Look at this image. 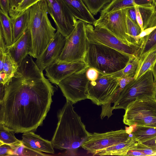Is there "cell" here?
<instances>
[{"mask_svg": "<svg viewBox=\"0 0 156 156\" xmlns=\"http://www.w3.org/2000/svg\"><path fill=\"white\" fill-rule=\"evenodd\" d=\"M32 57L27 55L5 85L0 100V125L15 133L36 131L42 125L55 87Z\"/></svg>", "mask_w": 156, "mask_h": 156, "instance_id": "cell-1", "label": "cell"}, {"mask_svg": "<svg viewBox=\"0 0 156 156\" xmlns=\"http://www.w3.org/2000/svg\"><path fill=\"white\" fill-rule=\"evenodd\" d=\"M73 104L66 100L58 112V122L51 141L55 148L74 151L81 147L91 133L74 111Z\"/></svg>", "mask_w": 156, "mask_h": 156, "instance_id": "cell-2", "label": "cell"}, {"mask_svg": "<svg viewBox=\"0 0 156 156\" xmlns=\"http://www.w3.org/2000/svg\"><path fill=\"white\" fill-rule=\"evenodd\" d=\"M28 28L31 38L29 55L37 58L43 52L53 38L56 29L48 16L46 0H41L30 7Z\"/></svg>", "mask_w": 156, "mask_h": 156, "instance_id": "cell-3", "label": "cell"}, {"mask_svg": "<svg viewBox=\"0 0 156 156\" xmlns=\"http://www.w3.org/2000/svg\"><path fill=\"white\" fill-rule=\"evenodd\" d=\"M133 58L114 48L87 40L83 60L88 67L95 69L100 73L111 74L122 69Z\"/></svg>", "mask_w": 156, "mask_h": 156, "instance_id": "cell-4", "label": "cell"}, {"mask_svg": "<svg viewBox=\"0 0 156 156\" xmlns=\"http://www.w3.org/2000/svg\"><path fill=\"white\" fill-rule=\"evenodd\" d=\"M119 82L115 74H105L99 72L98 78L89 81L87 88V99L98 105H102L101 115L102 119L112 114L110 105L119 88Z\"/></svg>", "mask_w": 156, "mask_h": 156, "instance_id": "cell-5", "label": "cell"}, {"mask_svg": "<svg viewBox=\"0 0 156 156\" xmlns=\"http://www.w3.org/2000/svg\"><path fill=\"white\" fill-rule=\"evenodd\" d=\"M111 110H125L129 104L137 99L156 98V86L151 69L136 80L128 83L116 96Z\"/></svg>", "mask_w": 156, "mask_h": 156, "instance_id": "cell-6", "label": "cell"}, {"mask_svg": "<svg viewBox=\"0 0 156 156\" xmlns=\"http://www.w3.org/2000/svg\"><path fill=\"white\" fill-rule=\"evenodd\" d=\"M125 110L123 121L125 125L156 127V98L137 99Z\"/></svg>", "mask_w": 156, "mask_h": 156, "instance_id": "cell-7", "label": "cell"}, {"mask_svg": "<svg viewBox=\"0 0 156 156\" xmlns=\"http://www.w3.org/2000/svg\"><path fill=\"white\" fill-rule=\"evenodd\" d=\"M87 24L80 20L76 21L74 29L66 37L65 45L59 56L55 62L59 63L83 60L87 48Z\"/></svg>", "mask_w": 156, "mask_h": 156, "instance_id": "cell-8", "label": "cell"}, {"mask_svg": "<svg viewBox=\"0 0 156 156\" xmlns=\"http://www.w3.org/2000/svg\"><path fill=\"white\" fill-rule=\"evenodd\" d=\"M86 31L87 40L108 46L126 54L132 58L137 56L140 47L124 43L105 28L93 27L87 24Z\"/></svg>", "mask_w": 156, "mask_h": 156, "instance_id": "cell-9", "label": "cell"}, {"mask_svg": "<svg viewBox=\"0 0 156 156\" xmlns=\"http://www.w3.org/2000/svg\"><path fill=\"white\" fill-rule=\"evenodd\" d=\"M131 133L126 129L111 131L103 133H91L81 147L93 155L100 151L127 140Z\"/></svg>", "mask_w": 156, "mask_h": 156, "instance_id": "cell-10", "label": "cell"}, {"mask_svg": "<svg viewBox=\"0 0 156 156\" xmlns=\"http://www.w3.org/2000/svg\"><path fill=\"white\" fill-rule=\"evenodd\" d=\"M87 68L68 76L58 85L66 100L74 104L87 99V88L89 80L86 75Z\"/></svg>", "mask_w": 156, "mask_h": 156, "instance_id": "cell-11", "label": "cell"}, {"mask_svg": "<svg viewBox=\"0 0 156 156\" xmlns=\"http://www.w3.org/2000/svg\"><path fill=\"white\" fill-rule=\"evenodd\" d=\"M128 8L100 16L95 22L94 27L105 28L124 43L129 46H134L132 44L128 34L126 21Z\"/></svg>", "mask_w": 156, "mask_h": 156, "instance_id": "cell-12", "label": "cell"}, {"mask_svg": "<svg viewBox=\"0 0 156 156\" xmlns=\"http://www.w3.org/2000/svg\"><path fill=\"white\" fill-rule=\"evenodd\" d=\"M47 12L54 20L57 31L67 37L74 29L77 19L62 0H46Z\"/></svg>", "mask_w": 156, "mask_h": 156, "instance_id": "cell-13", "label": "cell"}, {"mask_svg": "<svg viewBox=\"0 0 156 156\" xmlns=\"http://www.w3.org/2000/svg\"><path fill=\"white\" fill-rule=\"evenodd\" d=\"M88 67L83 60L70 62L58 63L54 62L45 69V76L50 82L58 85L68 76Z\"/></svg>", "mask_w": 156, "mask_h": 156, "instance_id": "cell-14", "label": "cell"}, {"mask_svg": "<svg viewBox=\"0 0 156 156\" xmlns=\"http://www.w3.org/2000/svg\"><path fill=\"white\" fill-rule=\"evenodd\" d=\"M66 37L58 31L43 52L35 62L38 68L43 71L59 56L65 45Z\"/></svg>", "mask_w": 156, "mask_h": 156, "instance_id": "cell-15", "label": "cell"}, {"mask_svg": "<svg viewBox=\"0 0 156 156\" xmlns=\"http://www.w3.org/2000/svg\"><path fill=\"white\" fill-rule=\"evenodd\" d=\"M31 38L28 28L11 45L8 46L7 51L18 65L29 55L31 47Z\"/></svg>", "mask_w": 156, "mask_h": 156, "instance_id": "cell-16", "label": "cell"}, {"mask_svg": "<svg viewBox=\"0 0 156 156\" xmlns=\"http://www.w3.org/2000/svg\"><path fill=\"white\" fill-rule=\"evenodd\" d=\"M21 140L25 146L36 151L54 153V147L51 141L42 138L34 132L23 133Z\"/></svg>", "mask_w": 156, "mask_h": 156, "instance_id": "cell-17", "label": "cell"}, {"mask_svg": "<svg viewBox=\"0 0 156 156\" xmlns=\"http://www.w3.org/2000/svg\"><path fill=\"white\" fill-rule=\"evenodd\" d=\"M151 28L152 30L148 35L140 38L141 45L137 56L142 59L148 54L156 50V13L151 16L144 30Z\"/></svg>", "mask_w": 156, "mask_h": 156, "instance_id": "cell-18", "label": "cell"}, {"mask_svg": "<svg viewBox=\"0 0 156 156\" xmlns=\"http://www.w3.org/2000/svg\"><path fill=\"white\" fill-rule=\"evenodd\" d=\"M72 15L77 19L94 25L96 20L82 0H62Z\"/></svg>", "mask_w": 156, "mask_h": 156, "instance_id": "cell-19", "label": "cell"}, {"mask_svg": "<svg viewBox=\"0 0 156 156\" xmlns=\"http://www.w3.org/2000/svg\"><path fill=\"white\" fill-rule=\"evenodd\" d=\"M148 0H112L101 11L100 16L131 7L145 6Z\"/></svg>", "mask_w": 156, "mask_h": 156, "instance_id": "cell-20", "label": "cell"}, {"mask_svg": "<svg viewBox=\"0 0 156 156\" xmlns=\"http://www.w3.org/2000/svg\"><path fill=\"white\" fill-rule=\"evenodd\" d=\"M30 19V13L28 9L16 17L11 18L12 25L13 43L15 42L27 29Z\"/></svg>", "mask_w": 156, "mask_h": 156, "instance_id": "cell-21", "label": "cell"}, {"mask_svg": "<svg viewBox=\"0 0 156 156\" xmlns=\"http://www.w3.org/2000/svg\"><path fill=\"white\" fill-rule=\"evenodd\" d=\"M136 142L131 133L130 137L127 140L102 150L95 155L125 156L126 152L131 149Z\"/></svg>", "mask_w": 156, "mask_h": 156, "instance_id": "cell-22", "label": "cell"}, {"mask_svg": "<svg viewBox=\"0 0 156 156\" xmlns=\"http://www.w3.org/2000/svg\"><path fill=\"white\" fill-rule=\"evenodd\" d=\"M128 130L136 142L141 143L156 136V127L145 126H129Z\"/></svg>", "mask_w": 156, "mask_h": 156, "instance_id": "cell-23", "label": "cell"}, {"mask_svg": "<svg viewBox=\"0 0 156 156\" xmlns=\"http://www.w3.org/2000/svg\"><path fill=\"white\" fill-rule=\"evenodd\" d=\"M0 31L4 37L6 44L9 46L13 44L12 25L11 18L0 9Z\"/></svg>", "mask_w": 156, "mask_h": 156, "instance_id": "cell-24", "label": "cell"}, {"mask_svg": "<svg viewBox=\"0 0 156 156\" xmlns=\"http://www.w3.org/2000/svg\"><path fill=\"white\" fill-rule=\"evenodd\" d=\"M156 61V50L150 53L143 59H140L134 79H138L150 69Z\"/></svg>", "mask_w": 156, "mask_h": 156, "instance_id": "cell-25", "label": "cell"}, {"mask_svg": "<svg viewBox=\"0 0 156 156\" xmlns=\"http://www.w3.org/2000/svg\"><path fill=\"white\" fill-rule=\"evenodd\" d=\"M19 66L7 51L4 59L2 71L0 72L5 74L7 82L13 76L17 71Z\"/></svg>", "mask_w": 156, "mask_h": 156, "instance_id": "cell-26", "label": "cell"}, {"mask_svg": "<svg viewBox=\"0 0 156 156\" xmlns=\"http://www.w3.org/2000/svg\"><path fill=\"white\" fill-rule=\"evenodd\" d=\"M14 133L0 125V145L6 144L15 147L21 144V140L15 137Z\"/></svg>", "mask_w": 156, "mask_h": 156, "instance_id": "cell-27", "label": "cell"}, {"mask_svg": "<svg viewBox=\"0 0 156 156\" xmlns=\"http://www.w3.org/2000/svg\"><path fill=\"white\" fill-rule=\"evenodd\" d=\"M126 21L128 36L132 44L134 46H140L137 44L136 37L141 32V29L138 25L132 21L127 16Z\"/></svg>", "mask_w": 156, "mask_h": 156, "instance_id": "cell-28", "label": "cell"}, {"mask_svg": "<svg viewBox=\"0 0 156 156\" xmlns=\"http://www.w3.org/2000/svg\"><path fill=\"white\" fill-rule=\"evenodd\" d=\"M82 0L91 13L93 15H96L112 0Z\"/></svg>", "mask_w": 156, "mask_h": 156, "instance_id": "cell-29", "label": "cell"}, {"mask_svg": "<svg viewBox=\"0 0 156 156\" xmlns=\"http://www.w3.org/2000/svg\"><path fill=\"white\" fill-rule=\"evenodd\" d=\"M139 60L138 56L130 59L125 68L119 71L120 76L134 77L138 68Z\"/></svg>", "mask_w": 156, "mask_h": 156, "instance_id": "cell-30", "label": "cell"}, {"mask_svg": "<svg viewBox=\"0 0 156 156\" xmlns=\"http://www.w3.org/2000/svg\"><path fill=\"white\" fill-rule=\"evenodd\" d=\"M47 155L42 152L37 151L31 149L25 146L22 143L14 147L12 156H37Z\"/></svg>", "mask_w": 156, "mask_h": 156, "instance_id": "cell-31", "label": "cell"}, {"mask_svg": "<svg viewBox=\"0 0 156 156\" xmlns=\"http://www.w3.org/2000/svg\"><path fill=\"white\" fill-rule=\"evenodd\" d=\"M138 7L143 21L144 29L154 13L153 6H138Z\"/></svg>", "mask_w": 156, "mask_h": 156, "instance_id": "cell-32", "label": "cell"}, {"mask_svg": "<svg viewBox=\"0 0 156 156\" xmlns=\"http://www.w3.org/2000/svg\"><path fill=\"white\" fill-rule=\"evenodd\" d=\"M130 150L138 151L143 153L146 156L156 155V151L137 142H136Z\"/></svg>", "mask_w": 156, "mask_h": 156, "instance_id": "cell-33", "label": "cell"}, {"mask_svg": "<svg viewBox=\"0 0 156 156\" xmlns=\"http://www.w3.org/2000/svg\"><path fill=\"white\" fill-rule=\"evenodd\" d=\"M2 33L0 31V72L2 71L5 56L7 48Z\"/></svg>", "mask_w": 156, "mask_h": 156, "instance_id": "cell-34", "label": "cell"}, {"mask_svg": "<svg viewBox=\"0 0 156 156\" xmlns=\"http://www.w3.org/2000/svg\"><path fill=\"white\" fill-rule=\"evenodd\" d=\"M23 0H9V14L11 18L16 17L19 6Z\"/></svg>", "mask_w": 156, "mask_h": 156, "instance_id": "cell-35", "label": "cell"}, {"mask_svg": "<svg viewBox=\"0 0 156 156\" xmlns=\"http://www.w3.org/2000/svg\"><path fill=\"white\" fill-rule=\"evenodd\" d=\"M40 0H23L18 9L16 16Z\"/></svg>", "mask_w": 156, "mask_h": 156, "instance_id": "cell-36", "label": "cell"}, {"mask_svg": "<svg viewBox=\"0 0 156 156\" xmlns=\"http://www.w3.org/2000/svg\"><path fill=\"white\" fill-rule=\"evenodd\" d=\"M14 147L6 144L0 145V156H12Z\"/></svg>", "mask_w": 156, "mask_h": 156, "instance_id": "cell-37", "label": "cell"}, {"mask_svg": "<svg viewBox=\"0 0 156 156\" xmlns=\"http://www.w3.org/2000/svg\"><path fill=\"white\" fill-rule=\"evenodd\" d=\"M99 72L95 69L88 67L86 72V75L89 81L95 80L98 77Z\"/></svg>", "mask_w": 156, "mask_h": 156, "instance_id": "cell-38", "label": "cell"}, {"mask_svg": "<svg viewBox=\"0 0 156 156\" xmlns=\"http://www.w3.org/2000/svg\"><path fill=\"white\" fill-rule=\"evenodd\" d=\"M119 85L118 93L128 83L134 79L133 77H129L123 76L117 77Z\"/></svg>", "mask_w": 156, "mask_h": 156, "instance_id": "cell-39", "label": "cell"}, {"mask_svg": "<svg viewBox=\"0 0 156 156\" xmlns=\"http://www.w3.org/2000/svg\"><path fill=\"white\" fill-rule=\"evenodd\" d=\"M127 16L134 23L138 25L136 16V13L135 6L128 8L127 11Z\"/></svg>", "mask_w": 156, "mask_h": 156, "instance_id": "cell-40", "label": "cell"}, {"mask_svg": "<svg viewBox=\"0 0 156 156\" xmlns=\"http://www.w3.org/2000/svg\"><path fill=\"white\" fill-rule=\"evenodd\" d=\"M140 143L156 151V136L152 139Z\"/></svg>", "mask_w": 156, "mask_h": 156, "instance_id": "cell-41", "label": "cell"}, {"mask_svg": "<svg viewBox=\"0 0 156 156\" xmlns=\"http://www.w3.org/2000/svg\"><path fill=\"white\" fill-rule=\"evenodd\" d=\"M0 10L5 14L8 15L9 0H0Z\"/></svg>", "mask_w": 156, "mask_h": 156, "instance_id": "cell-42", "label": "cell"}, {"mask_svg": "<svg viewBox=\"0 0 156 156\" xmlns=\"http://www.w3.org/2000/svg\"><path fill=\"white\" fill-rule=\"evenodd\" d=\"M136 16V20L138 24L140 27L142 31L144 30L143 23L140 13L139 10L138 6H135Z\"/></svg>", "mask_w": 156, "mask_h": 156, "instance_id": "cell-43", "label": "cell"}, {"mask_svg": "<svg viewBox=\"0 0 156 156\" xmlns=\"http://www.w3.org/2000/svg\"><path fill=\"white\" fill-rule=\"evenodd\" d=\"M125 156H145L143 153L137 150H130L126 153Z\"/></svg>", "mask_w": 156, "mask_h": 156, "instance_id": "cell-44", "label": "cell"}, {"mask_svg": "<svg viewBox=\"0 0 156 156\" xmlns=\"http://www.w3.org/2000/svg\"><path fill=\"white\" fill-rule=\"evenodd\" d=\"M154 79V82L156 86V61L150 69Z\"/></svg>", "mask_w": 156, "mask_h": 156, "instance_id": "cell-45", "label": "cell"}, {"mask_svg": "<svg viewBox=\"0 0 156 156\" xmlns=\"http://www.w3.org/2000/svg\"><path fill=\"white\" fill-rule=\"evenodd\" d=\"M153 6L154 13H156V0H154Z\"/></svg>", "mask_w": 156, "mask_h": 156, "instance_id": "cell-46", "label": "cell"}]
</instances>
